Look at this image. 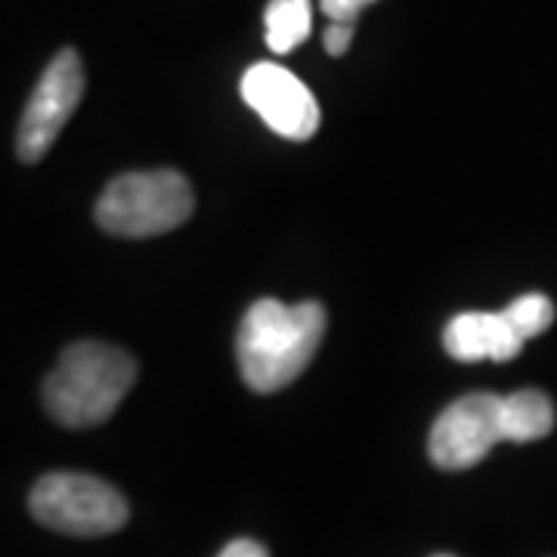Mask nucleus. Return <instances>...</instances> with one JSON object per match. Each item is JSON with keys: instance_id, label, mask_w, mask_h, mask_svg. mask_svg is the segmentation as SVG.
<instances>
[{"instance_id": "7", "label": "nucleus", "mask_w": 557, "mask_h": 557, "mask_svg": "<svg viewBox=\"0 0 557 557\" xmlns=\"http://www.w3.org/2000/svg\"><path fill=\"white\" fill-rule=\"evenodd\" d=\"M242 100L248 102L267 127L285 139L304 143L317 134L319 106L307 84L276 62H258L242 75Z\"/></svg>"}, {"instance_id": "9", "label": "nucleus", "mask_w": 557, "mask_h": 557, "mask_svg": "<svg viewBox=\"0 0 557 557\" xmlns=\"http://www.w3.org/2000/svg\"><path fill=\"white\" fill-rule=\"evenodd\" d=\"M502 424L508 443L548 437L555 428V403L542 391H518L511 397H502Z\"/></svg>"}, {"instance_id": "6", "label": "nucleus", "mask_w": 557, "mask_h": 557, "mask_svg": "<svg viewBox=\"0 0 557 557\" xmlns=\"http://www.w3.org/2000/svg\"><path fill=\"white\" fill-rule=\"evenodd\" d=\"M496 443H505L502 397L471 394L440 412L431 428L428 453L443 471H465L490 456Z\"/></svg>"}, {"instance_id": "11", "label": "nucleus", "mask_w": 557, "mask_h": 557, "mask_svg": "<svg viewBox=\"0 0 557 557\" xmlns=\"http://www.w3.org/2000/svg\"><path fill=\"white\" fill-rule=\"evenodd\" d=\"M508 322L515 325V332H518L520 338L530 341L539 338L548 325H552V319H555V304L545 298V295H539V292H530V295H520L515 298L505 310H502Z\"/></svg>"}, {"instance_id": "10", "label": "nucleus", "mask_w": 557, "mask_h": 557, "mask_svg": "<svg viewBox=\"0 0 557 557\" xmlns=\"http://www.w3.org/2000/svg\"><path fill=\"white\" fill-rule=\"evenodd\" d=\"M267 47L273 53H292L313 28V10L310 0H270L267 7Z\"/></svg>"}, {"instance_id": "1", "label": "nucleus", "mask_w": 557, "mask_h": 557, "mask_svg": "<svg viewBox=\"0 0 557 557\" xmlns=\"http://www.w3.org/2000/svg\"><path fill=\"white\" fill-rule=\"evenodd\" d=\"M325 335V310L317 300L282 304L260 298L242 317L236 359L242 379L258 394H276L300 379Z\"/></svg>"}, {"instance_id": "14", "label": "nucleus", "mask_w": 557, "mask_h": 557, "mask_svg": "<svg viewBox=\"0 0 557 557\" xmlns=\"http://www.w3.org/2000/svg\"><path fill=\"white\" fill-rule=\"evenodd\" d=\"M220 557H270V555H267V548H263L260 542H255V539H236V542H230V545L220 552Z\"/></svg>"}, {"instance_id": "13", "label": "nucleus", "mask_w": 557, "mask_h": 557, "mask_svg": "<svg viewBox=\"0 0 557 557\" xmlns=\"http://www.w3.org/2000/svg\"><path fill=\"white\" fill-rule=\"evenodd\" d=\"M350 40H354V22H332L325 28V50L332 57H344L350 50Z\"/></svg>"}, {"instance_id": "3", "label": "nucleus", "mask_w": 557, "mask_h": 557, "mask_svg": "<svg viewBox=\"0 0 557 557\" xmlns=\"http://www.w3.org/2000/svg\"><path fill=\"white\" fill-rule=\"evenodd\" d=\"M196 193L180 171H131L115 177L97 201V223L121 239H149L193 218Z\"/></svg>"}, {"instance_id": "12", "label": "nucleus", "mask_w": 557, "mask_h": 557, "mask_svg": "<svg viewBox=\"0 0 557 557\" xmlns=\"http://www.w3.org/2000/svg\"><path fill=\"white\" fill-rule=\"evenodd\" d=\"M375 0H319V7H322V13L329 16L332 22H354L357 25L359 13L366 10V7H372Z\"/></svg>"}, {"instance_id": "5", "label": "nucleus", "mask_w": 557, "mask_h": 557, "mask_svg": "<svg viewBox=\"0 0 557 557\" xmlns=\"http://www.w3.org/2000/svg\"><path fill=\"white\" fill-rule=\"evenodd\" d=\"M84 65L75 50H60L44 69L38 87L32 90L28 106L22 112L16 152L22 161H40L62 134L65 121L75 115L84 97Z\"/></svg>"}, {"instance_id": "15", "label": "nucleus", "mask_w": 557, "mask_h": 557, "mask_svg": "<svg viewBox=\"0 0 557 557\" xmlns=\"http://www.w3.org/2000/svg\"><path fill=\"white\" fill-rule=\"evenodd\" d=\"M437 557H453V555H437Z\"/></svg>"}, {"instance_id": "8", "label": "nucleus", "mask_w": 557, "mask_h": 557, "mask_svg": "<svg viewBox=\"0 0 557 557\" xmlns=\"http://www.w3.org/2000/svg\"><path fill=\"white\" fill-rule=\"evenodd\" d=\"M527 341L515 332L508 317L498 313H483V310H468L449 319L443 332V347L446 354L458 362H480V359H496L508 362L523 350Z\"/></svg>"}, {"instance_id": "4", "label": "nucleus", "mask_w": 557, "mask_h": 557, "mask_svg": "<svg viewBox=\"0 0 557 557\" xmlns=\"http://www.w3.org/2000/svg\"><path fill=\"white\" fill-rule=\"evenodd\" d=\"M28 508L38 523L65 536H109L127 523V502L90 474H47L35 483Z\"/></svg>"}, {"instance_id": "2", "label": "nucleus", "mask_w": 557, "mask_h": 557, "mask_svg": "<svg viewBox=\"0 0 557 557\" xmlns=\"http://www.w3.org/2000/svg\"><path fill=\"white\" fill-rule=\"evenodd\" d=\"M137 381V359L127 350L78 341L60 354L57 369L44 381V406L65 428H94L121 406Z\"/></svg>"}]
</instances>
